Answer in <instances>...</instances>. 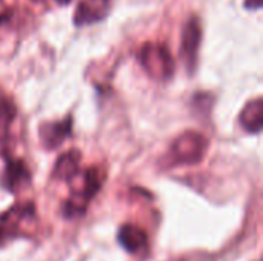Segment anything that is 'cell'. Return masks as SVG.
Returning a JSON list of instances; mask_svg holds the SVG:
<instances>
[{
	"label": "cell",
	"mask_w": 263,
	"mask_h": 261,
	"mask_svg": "<svg viewBox=\"0 0 263 261\" xmlns=\"http://www.w3.org/2000/svg\"><path fill=\"white\" fill-rule=\"evenodd\" d=\"M139 58L145 71L157 80H168L174 72V60L165 45H159V43L143 45Z\"/></svg>",
	"instance_id": "6da1fadb"
},
{
	"label": "cell",
	"mask_w": 263,
	"mask_h": 261,
	"mask_svg": "<svg viewBox=\"0 0 263 261\" xmlns=\"http://www.w3.org/2000/svg\"><path fill=\"white\" fill-rule=\"evenodd\" d=\"M206 151V140L197 132L180 135L171 146V160L174 163H199Z\"/></svg>",
	"instance_id": "7a4b0ae2"
},
{
	"label": "cell",
	"mask_w": 263,
	"mask_h": 261,
	"mask_svg": "<svg viewBox=\"0 0 263 261\" xmlns=\"http://www.w3.org/2000/svg\"><path fill=\"white\" fill-rule=\"evenodd\" d=\"M202 38V29L197 17H191L186 20L182 32V58L186 63L188 69H194L197 60V51Z\"/></svg>",
	"instance_id": "3957f363"
},
{
	"label": "cell",
	"mask_w": 263,
	"mask_h": 261,
	"mask_svg": "<svg viewBox=\"0 0 263 261\" xmlns=\"http://www.w3.org/2000/svg\"><path fill=\"white\" fill-rule=\"evenodd\" d=\"M111 0H82L74 12V23L79 26L100 22L106 17Z\"/></svg>",
	"instance_id": "277c9868"
},
{
	"label": "cell",
	"mask_w": 263,
	"mask_h": 261,
	"mask_svg": "<svg viewBox=\"0 0 263 261\" xmlns=\"http://www.w3.org/2000/svg\"><path fill=\"white\" fill-rule=\"evenodd\" d=\"M29 182V172L26 166L20 160H11L8 162V166L3 172V188H6L11 192H15L22 189Z\"/></svg>",
	"instance_id": "5b68a950"
},
{
	"label": "cell",
	"mask_w": 263,
	"mask_h": 261,
	"mask_svg": "<svg viewBox=\"0 0 263 261\" xmlns=\"http://www.w3.org/2000/svg\"><path fill=\"white\" fill-rule=\"evenodd\" d=\"M119 242L125 248V251H128L131 254L140 252L148 245V238H146L145 231L134 226V225H125L120 228Z\"/></svg>",
	"instance_id": "8992f818"
},
{
	"label": "cell",
	"mask_w": 263,
	"mask_h": 261,
	"mask_svg": "<svg viewBox=\"0 0 263 261\" xmlns=\"http://www.w3.org/2000/svg\"><path fill=\"white\" fill-rule=\"evenodd\" d=\"M71 132V118H65L63 122L49 123L40 128L42 142L46 148L59 146Z\"/></svg>",
	"instance_id": "52a82bcc"
},
{
	"label": "cell",
	"mask_w": 263,
	"mask_h": 261,
	"mask_svg": "<svg viewBox=\"0 0 263 261\" xmlns=\"http://www.w3.org/2000/svg\"><path fill=\"white\" fill-rule=\"evenodd\" d=\"M262 120H263V102L262 98H257L251 103H248L245 106V109L240 114V123L242 126L251 132V134H257L262 129Z\"/></svg>",
	"instance_id": "ba28073f"
},
{
	"label": "cell",
	"mask_w": 263,
	"mask_h": 261,
	"mask_svg": "<svg viewBox=\"0 0 263 261\" xmlns=\"http://www.w3.org/2000/svg\"><path fill=\"white\" fill-rule=\"evenodd\" d=\"M79 165H80V154L77 151H69L60 155V158L57 160L54 177L59 180H71L79 172Z\"/></svg>",
	"instance_id": "9c48e42d"
},
{
	"label": "cell",
	"mask_w": 263,
	"mask_h": 261,
	"mask_svg": "<svg viewBox=\"0 0 263 261\" xmlns=\"http://www.w3.org/2000/svg\"><path fill=\"white\" fill-rule=\"evenodd\" d=\"M14 117H15L14 105L6 98H0V128H6Z\"/></svg>",
	"instance_id": "30bf717a"
},
{
	"label": "cell",
	"mask_w": 263,
	"mask_h": 261,
	"mask_svg": "<svg viewBox=\"0 0 263 261\" xmlns=\"http://www.w3.org/2000/svg\"><path fill=\"white\" fill-rule=\"evenodd\" d=\"M263 0H245V6L248 9H259L262 6Z\"/></svg>",
	"instance_id": "8fae6325"
},
{
	"label": "cell",
	"mask_w": 263,
	"mask_h": 261,
	"mask_svg": "<svg viewBox=\"0 0 263 261\" xmlns=\"http://www.w3.org/2000/svg\"><path fill=\"white\" fill-rule=\"evenodd\" d=\"M0 3H2V0H0ZM8 17H9V12H6L5 6H2V8H0V23L6 22V18H8Z\"/></svg>",
	"instance_id": "7c38bea8"
},
{
	"label": "cell",
	"mask_w": 263,
	"mask_h": 261,
	"mask_svg": "<svg viewBox=\"0 0 263 261\" xmlns=\"http://www.w3.org/2000/svg\"><path fill=\"white\" fill-rule=\"evenodd\" d=\"M3 237H5V229H3V226H2V223H0V242L3 240Z\"/></svg>",
	"instance_id": "4fadbf2b"
},
{
	"label": "cell",
	"mask_w": 263,
	"mask_h": 261,
	"mask_svg": "<svg viewBox=\"0 0 263 261\" xmlns=\"http://www.w3.org/2000/svg\"><path fill=\"white\" fill-rule=\"evenodd\" d=\"M59 3H62V5H66V3H69V2H72V0H57Z\"/></svg>",
	"instance_id": "5bb4252c"
}]
</instances>
